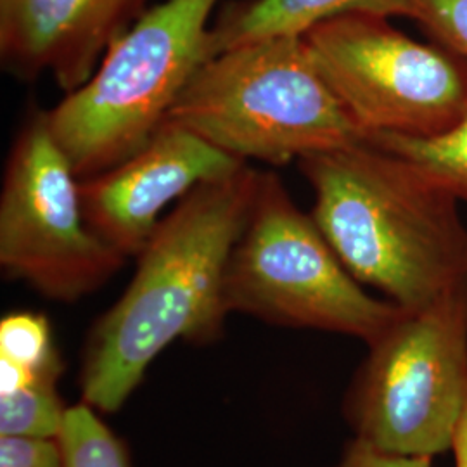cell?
<instances>
[{
  "label": "cell",
  "mask_w": 467,
  "mask_h": 467,
  "mask_svg": "<svg viewBox=\"0 0 467 467\" xmlns=\"http://www.w3.org/2000/svg\"><path fill=\"white\" fill-rule=\"evenodd\" d=\"M260 171L250 165L194 187L137 256L134 277L85 341L82 401L115 414L175 341L212 345L231 316L225 272Z\"/></svg>",
  "instance_id": "1"
},
{
  "label": "cell",
  "mask_w": 467,
  "mask_h": 467,
  "mask_svg": "<svg viewBox=\"0 0 467 467\" xmlns=\"http://www.w3.org/2000/svg\"><path fill=\"white\" fill-rule=\"evenodd\" d=\"M310 212L351 275L405 310L467 281V227L449 191L366 140L296 161Z\"/></svg>",
  "instance_id": "2"
},
{
  "label": "cell",
  "mask_w": 467,
  "mask_h": 467,
  "mask_svg": "<svg viewBox=\"0 0 467 467\" xmlns=\"http://www.w3.org/2000/svg\"><path fill=\"white\" fill-rule=\"evenodd\" d=\"M167 119L243 163L275 167L364 140L303 35L264 38L210 57Z\"/></svg>",
  "instance_id": "3"
},
{
  "label": "cell",
  "mask_w": 467,
  "mask_h": 467,
  "mask_svg": "<svg viewBox=\"0 0 467 467\" xmlns=\"http://www.w3.org/2000/svg\"><path fill=\"white\" fill-rule=\"evenodd\" d=\"M220 0H163L104 54L94 75L46 111L78 179L132 156L167 119L208 56Z\"/></svg>",
  "instance_id": "4"
},
{
  "label": "cell",
  "mask_w": 467,
  "mask_h": 467,
  "mask_svg": "<svg viewBox=\"0 0 467 467\" xmlns=\"http://www.w3.org/2000/svg\"><path fill=\"white\" fill-rule=\"evenodd\" d=\"M229 314L272 326L347 334L374 343L405 308L370 296L341 264L283 181L260 171L225 272Z\"/></svg>",
  "instance_id": "5"
},
{
  "label": "cell",
  "mask_w": 467,
  "mask_h": 467,
  "mask_svg": "<svg viewBox=\"0 0 467 467\" xmlns=\"http://www.w3.org/2000/svg\"><path fill=\"white\" fill-rule=\"evenodd\" d=\"M467 400V281L405 310L368 345L343 401L355 438L386 451H451Z\"/></svg>",
  "instance_id": "6"
},
{
  "label": "cell",
  "mask_w": 467,
  "mask_h": 467,
  "mask_svg": "<svg viewBox=\"0 0 467 467\" xmlns=\"http://www.w3.org/2000/svg\"><path fill=\"white\" fill-rule=\"evenodd\" d=\"M389 17H329L303 38L322 78L364 139L434 137L467 115V61L440 44H420Z\"/></svg>",
  "instance_id": "7"
},
{
  "label": "cell",
  "mask_w": 467,
  "mask_h": 467,
  "mask_svg": "<svg viewBox=\"0 0 467 467\" xmlns=\"http://www.w3.org/2000/svg\"><path fill=\"white\" fill-rule=\"evenodd\" d=\"M127 258L87 225L77 177L50 132L46 109L23 121L2 177L0 267L49 300L96 293Z\"/></svg>",
  "instance_id": "8"
},
{
  "label": "cell",
  "mask_w": 467,
  "mask_h": 467,
  "mask_svg": "<svg viewBox=\"0 0 467 467\" xmlns=\"http://www.w3.org/2000/svg\"><path fill=\"white\" fill-rule=\"evenodd\" d=\"M244 165L248 163L165 119L132 156L80 179L85 222L127 260L137 258L163 220L168 204Z\"/></svg>",
  "instance_id": "9"
},
{
  "label": "cell",
  "mask_w": 467,
  "mask_h": 467,
  "mask_svg": "<svg viewBox=\"0 0 467 467\" xmlns=\"http://www.w3.org/2000/svg\"><path fill=\"white\" fill-rule=\"evenodd\" d=\"M152 0H0V61L21 80L44 75L69 94Z\"/></svg>",
  "instance_id": "10"
},
{
  "label": "cell",
  "mask_w": 467,
  "mask_h": 467,
  "mask_svg": "<svg viewBox=\"0 0 467 467\" xmlns=\"http://www.w3.org/2000/svg\"><path fill=\"white\" fill-rule=\"evenodd\" d=\"M362 13L376 16L412 17L414 0H233L210 26L208 56L213 57L272 36L303 35L329 17Z\"/></svg>",
  "instance_id": "11"
},
{
  "label": "cell",
  "mask_w": 467,
  "mask_h": 467,
  "mask_svg": "<svg viewBox=\"0 0 467 467\" xmlns=\"http://www.w3.org/2000/svg\"><path fill=\"white\" fill-rule=\"evenodd\" d=\"M364 140L400 156L451 196L467 201V115L449 132L434 137L374 134Z\"/></svg>",
  "instance_id": "12"
},
{
  "label": "cell",
  "mask_w": 467,
  "mask_h": 467,
  "mask_svg": "<svg viewBox=\"0 0 467 467\" xmlns=\"http://www.w3.org/2000/svg\"><path fill=\"white\" fill-rule=\"evenodd\" d=\"M0 360L26 370L38 381L57 383L65 372L50 322L35 312H13L0 320Z\"/></svg>",
  "instance_id": "13"
},
{
  "label": "cell",
  "mask_w": 467,
  "mask_h": 467,
  "mask_svg": "<svg viewBox=\"0 0 467 467\" xmlns=\"http://www.w3.org/2000/svg\"><path fill=\"white\" fill-rule=\"evenodd\" d=\"M59 443L65 467H132L125 443L85 401L67 407Z\"/></svg>",
  "instance_id": "14"
},
{
  "label": "cell",
  "mask_w": 467,
  "mask_h": 467,
  "mask_svg": "<svg viewBox=\"0 0 467 467\" xmlns=\"http://www.w3.org/2000/svg\"><path fill=\"white\" fill-rule=\"evenodd\" d=\"M56 381H35L0 395V436L59 438L67 407Z\"/></svg>",
  "instance_id": "15"
},
{
  "label": "cell",
  "mask_w": 467,
  "mask_h": 467,
  "mask_svg": "<svg viewBox=\"0 0 467 467\" xmlns=\"http://www.w3.org/2000/svg\"><path fill=\"white\" fill-rule=\"evenodd\" d=\"M414 19L431 40L467 61V0H414Z\"/></svg>",
  "instance_id": "16"
},
{
  "label": "cell",
  "mask_w": 467,
  "mask_h": 467,
  "mask_svg": "<svg viewBox=\"0 0 467 467\" xmlns=\"http://www.w3.org/2000/svg\"><path fill=\"white\" fill-rule=\"evenodd\" d=\"M0 467H65L59 438L0 436Z\"/></svg>",
  "instance_id": "17"
},
{
  "label": "cell",
  "mask_w": 467,
  "mask_h": 467,
  "mask_svg": "<svg viewBox=\"0 0 467 467\" xmlns=\"http://www.w3.org/2000/svg\"><path fill=\"white\" fill-rule=\"evenodd\" d=\"M431 455L386 451L360 438H353L334 467H434Z\"/></svg>",
  "instance_id": "18"
},
{
  "label": "cell",
  "mask_w": 467,
  "mask_h": 467,
  "mask_svg": "<svg viewBox=\"0 0 467 467\" xmlns=\"http://www.w3.org/2000/svg\"><path fill=\"white\" fill-rule=\"evenodd\" d=\"M451 451L455 457V467H467V400L461 420H459V426H457V431L453 436Z\"/></svg>",
  "instance_id": "19"
}]
</instances>
